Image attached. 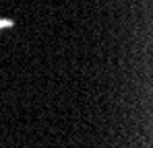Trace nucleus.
Returning a JSON list of instances; mask_svg holds the SVG:
<instances>
[{
    "label": "nucleus",
    "instance_id": "f257e3e1",
    "mask_svg": "<svg viewBox=\"0 0 153 148\" xmlns=\"http://www.w3.org/2000/svg\"><path fill=\"white\" fill-rule=\"evenodd\" d=\"M13 21H8V19H0V29H4V27H10Z\"/></svg>",
    "mask_w": 153,
    "mask_h": 148
}]
</instances>
